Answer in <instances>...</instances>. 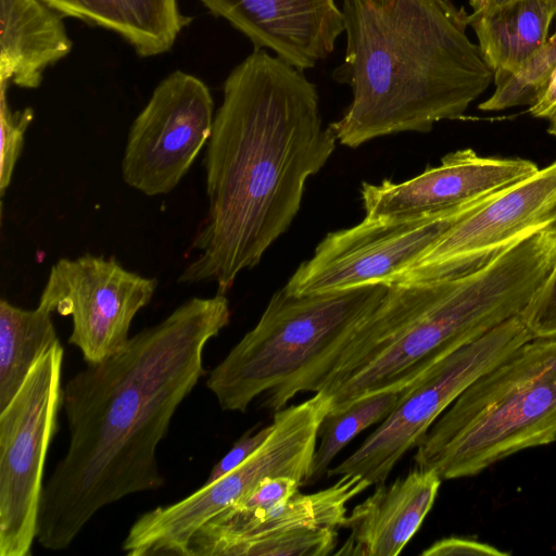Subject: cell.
Instances as JSON below:
<instances>
[{
    "mask_svg": "<svg viewBox=\"0 0 556 556\" xmlns=\"http://www.w3.org/2000/svg\"><path fill=\"white\" fill-rule=\"evenodd\" d=\"M299 488L301 483L294 478L267 477L230 507L245 513L267 510L289 501Z\"/></svg>",
    "mask_w": 556,
    "mask_h": 556,
    "instance_id": "obj_26",
    "label": "cell"
},
{
    "mask_svg": "<svg viewBox=\"0 0 556 556\" xmlns=\"http://www.w3.org/2000/svg\"><path fill=\"white\" fill-rule=\"evenodd\" d=\"M489 197L418 217H365L353 227L329 232L312 257L296 268L285 289L306 295L388 286L455 220Z\"/></svg>",
    "mask_w": 556,
    "mask_h": 556,
    "instance_id": "obj_9",
    "label": "cell"
},
{
    "mask_svg": "<svg viewBox=\"0 0 556 556\" xmlns=\"http://www.w3.org/2000/svg\"><path fill=\"white\" fill-rule=\"evenodd\" d=\"M555 262L556 227H549L462 275L387 286L317 392L336 412L374 393L409 388L444 356L519 315Z\"/></svg>",
    "mask_w": 556,
    "mask_h": 556,
    "instance_id": "obj_4",
    "label": "cell"
},
{
    "mask_svg": "<svg viewBox=\"0 0 556 556\" xmlns=\"http://www.w3.org/2000/svg\"><path fill=\"white\" fill-rule=\"evenodd\" d=\"M244 34L254 49H271L303 71L327 58L344 31L336 0H201Z\"/></svg>",
    "mask_w": 556,
    "mask_h": 556,
    "instance_id": "obj_14",
    "label": "cell"
},
{
    "mask_svg": "<svg viewBox=\"0 0 556 556\" xmlns=\"http://www.w3.org/2000/svg\"><path fill=\"white\" fill-rule=\"evenodd\" d=\"M525 159L485 157L467 148L442 157L440 165L403 182H363L367 218H412L450 210L489 197L534 174Z\"/></svg>",
    "mask_w": 556,
    "mask_h": 556,
    "instance_id": "obj_13",
    "label": "cell"
},
{
    "mask_svg": "<svg viewBox=\"0 0 556 556\" xmlns=\"http://www.w3.org/2000/svg\"><path fill=\"white\" fill-rule=\"evenodd\" d=\"M51 312L0 301V410L17 393L36 362L59 342Z\"/></svg>",
    "mask_w": 556,
    "mask_h": 556,
    "instance_id": "obj_20",
    "label": "cell"
},
{
    "mask_svg": "<svg viewBox=\"0 0 556 556\" xmlns=\"http://www.w3.org/2000/svg\"><path fill=\"white\" fill-rule=\"evenodd\" d=\"M337 529L301 528L245 540L227 556H326L333 555Z\"/></svg>",
    "mask_w": 556,
    "mask_h": 556,
    "instance_id": "obj_23",
    "label": "cell"
},
{
    "mask_svg": "<svg viewBox=\"0 0 556 556\" xmlns=\"http://www.w3.org/2000/svg\"><path fill=\"white\" fill-rule=\"evenodd\" d=\"M528 111L533 117L546 121L547 132L556 137V66L539 99Z\"/></svg>",
    "mask_w": 556,
    "mask_h": 556,
    "instance_id": "obj_29",
    "label": "cell"
},
{
    "mask_svg": "<svg viewBox=\"0 0 556 556\" xmlns=\"http://www.w3.org/2000/svg\"><path fill=\"white\" fill-rule=\"evenodd\" d=\"M532 339L516 315L444 356L406 390L391 414L327 476L356 475L370 485L386 482L402 456L419 444L466 388Z\"/></svg>",
    "mask_w": 556,
    "mask_h": 556,
    "instance_id": "obj_8",
    "label": "cell"
},
{
    "mask_svg": "<svg viewBox=\"0 0 556 556\" xmlns=\"http://www.w3.org/2000/svg\"><path fill=\"white\" fill-rule=\"evenodd\" d=\"M327 489L302 494L267 510L245 513L227 508L192 536L189 556H227L238 543L301 528H341L348 503L370 483L359 476H340Z\"/></svg>",
    "mask_w": 556,
    "mask_h": 556,
    "instance_id": "obj_15",
    "label": "cell"
},
{
    "mask_svg": "<svg viewBox=\"0 0 556 556\" xmlns=\"http://www.w3.org/2000/svg\"><path fill=\"white\" fill-rule=\"evenodd\" d=\"M486 2L488 0H469V4L472 9V12H478L481 9H483Z\"/></svg>",
    "mask_w": 556,
    "mask_h": 556,
    "instance_id": "obj_31",
    "label": "cell"
},
{
    "mask_svg": "<svg viewBox=\"0 0 556 556\" xmlns=\"http://www.w3.org/2000/svg\"><path fill=\"white\" fill-rule=\"evenodd\" d=\"M519 316L533 339L556 338V262Z\"/></svg>",
    "mask_w": 556,
    "mask_h": 556,
    "instance_id": "obj_25",
    "label": "cell"
},
{
    "mask_svg": "<svg viewBox=\"0 0 556 556\" xmlns=\"http://www.w3.org/2000/svg\"><path fill=\"white\" fill-rule=\"evenodd\" d=\"M0 91V194L3 197L22 153L25 132L34 119V110H12L7 101V90Z\"/></svg>",
    "mask_w": 556,
    "mask_h": 556,
    "instance_id": "obj_24",
    "label": "cell"
},
{
    "mask_svg": "<svg viewBox=\"0 0 556 556\" xmlns=\"http://www.w3.org/2000/svg\"><path fill=\"white\" fill-rule=\"evenodd\" d=\"M556 66V30L516 73L493 78L494 91L479 104L485 112L531 106L544 90Z\"/></svg>",
    "mask_w": 556,
    "mask_h": 556,
    "instance_id": "obj_22",
    "label": "cell"
},
{
    "mask_svg": "<svg viewBox=\"0 0 556 556\" xmlns=\"http://www.w3.org/2000/svg\"><path fill=\"white\" fill-rule=\"evenodd\" d=\"M549 227H556V161L459 217L389 285L462 275Z\"/></svg>",
    "mask_w": 556,
    "mask_h": 556,
    "instance_id": "obj_10",
    "label": "cell"
},
{
    "mask_svg": "<svg viewBox=\"0 0 556 556\" xmlns=\"http://www.w3.org/2000/svg\"><path fill=\"white\" fill-rule=\"evenodd\" d=\"M555 16L556 0H520L469 14V24L494 78L516 73L543 47Z\"/></svg>",
    "mask_w": 556,
    "mask_h": 556,
    "instance_id": "obj_19",
    "label": "cell"
},
{
    "mask_svg": "<svg viewBox=\"0 0 556 556\" xmlns=\"http://www.w3.org/2000/svg\"><path fill=\"white\" fill-rule=\"evenodd\" d=\"M346 51L333 79L352 101L329 124L357 148L375 138L428 132L464 115L494 73L467 34L469 14L451 0H343Z\"/></svg>",
    "mask_w": 556,
    "mask_h": 556,
    "instance_id": "obj_3",
    "label": "cell"
},
{
    "mask_svg": "<svg viewBox=\"0 0 556 556\" xmlns=\"http://www.w3.org/2000/svg\"><path fill=\"white\" fill-rule=\"evenodd\" d=\"M230 321L225 294L192 298L63 388L70 440L45 484L38 543L64 551L103 507L164 484L156 448L204 375L206 343Z\"/></svg>",
    "mask_w": 556,
    "mask_h": 556,
    "instance_id": "obj_1",
    "label": "cell"
},
{
    "mask_svg": "<svg viewBox=\"0 0 556 556\" xmlns=\"http://www.w3.org/2000/svg\"><path fill=\"white\" fill-rule=\"evenodd\" d=\"M387 288L296 295L283 287L273 294L255 327L211 370L206 387L223 410L241 413L263 393L265 406L277 412L298 393L316 392Z\"/></svg>",
    "mask_w": 556,
    "mask_h": 556,
    "instance_id": "obj_5",
    "label": "cell"
},
{
    "mask_svg": "<svg viewBox=\"0 0 556 556\" xmlns=\"http://www.w3.org/2000/svg\"><path fill=\"white\" fill-rule=\"evenodd\" d=\"M516 1H520V0H488L485 5L483 7V9H481L478 12L492 11V10H495V9H497L500 7H503V5H506V4L516 2ZM478 12H473V13H478Z\"/></svg>",
    "mask_w": 556,
    "mask_h": 556,
    "instance_id": "obj_30",
    "label": "cell"
},
{
    "mask_svg": "<svg viewBox=\"0 0 556 556\" xmlns=\"http://www.w3.org/2000/svg\"><path fill=\"white\" fill-rule=\"evenodd\" d=\"M60 341L0 410V556H28L38 533L43 472L63 405Z\"/></svg>",
    "mask_w": 556,
    "mask_h": 556,
    "instance_id": "obj_7",
    "label": "cell"
},
{
    "mask_svg": "<svg viewBox=\"0 0 556 556\" xmlns=\"http://www.w3.org/2000/svg\"><path fill=\"white\" fill-rule=\"evenodd\" d=\"M422 556H509L510 553L480 542L460 536H448L435 541L424 552Z\"/></svg>",
    "mask_w": 556,
    "mask_h": 556,
    "instance_id": "obj_28",
    "label": "cell"
},
{
    "mask_svg": "<svg viewBox=\"0 0 556 556\" xmlns=\"http://www.w3.org/2000/svg\"><path fill=\"white\" fill-rule=\"evenodd\" d=\"M214 101L198 77L175 71L155 87L132 122L122 159V177L141 193H169L211 137Z\"/></svg>",
    "mask_w": 556,
    "mask_h": 556,
    "instance_id": "obj_11",
    "label": "cell"
},
{
    "mask_svg": "<svg viewBox=\"0 0 556 556\" xmlns=\"http://www.w3.org/2000/svg\"><path fill=\"white\" fill-rule=\"evenodd\" d=\"M433 470L416 467L390 485L377 484L341 528L350 534L336 556H396L421 527L441 485Z\"/></svg>",
    "mask_w": 556,
    "mask_h": 556,
    "instance_id": "obj_16",
    "label": "cell"
},
{
    "mask_svg": "<svg viewBox=\"0 0 556 556\" xmlns=\"http://www.w3.org/2000/svg\"><path fill=\"white\" fill-rule=\"evenodd\" d=\"M61 14L112 30L143 58L167 52L189 23L177 0H41Z\"/></svg>",
    "mask_w": 556,
    "mask_h": 556,
    "instance_id": "obj_18",
    "label": "cell"
},
{
    "mask_svg": "<svg viewBox=\"0 0 556 556\" xmlns=\"http://www.w3.org/2000/svg\"><path fill=\"white\" fill-rule=\"evenodd\" d=\"M407 389L374 393L350 403L342 409L329 412L320 422L319 442L315 448L309 476L303 486L313 485L327 476L331 462L341 450L363 430L386 419Z\"/></svg>",
    "mask_w": 556,
    "mask_h": 556,
    "instance_id": "obj_21",
    "label": "cell"
},
{
    "mask_svg": "<svg viewBox=\"0 0 556 556\" xmlns=\"http://www.w3.org/2000/svg\"><path fill=\"white\" fill-rule=\"evenodd\" d=\"M71 49L62 15L41 0H0V89L39 87Z\"/></svg>",
    "mask_w": 556,
    "mask_h": 556,
    "instance_id": "obj_17",
    "label": "cell"
},
{
    "mask_svg": "<svg viewBox=\"0 0 556 556\" xmlns=\"http://www.w3.org/2000/svg\"><path fill=\"white\" fill-rule=\"evenodd\" d=\"M556 441V338L532 339L477 378L416 446V467L473 477Z\"/></svg>",
    "mask_w": 556,
    "mask_h": 556,
    "instance_id": "obj_6",
    "label": "cell"
},
{
    "mask_svg": "<svg viewBox=\"0 0 556 556\" xmlns=\"http://www.w3.org/2000/svg\"><path fill=\"white\" fill-rule=\"evenodd\" d=\"M337 141L303 71L254 49L224 84L203 159L207 214L190 247L199 254L178 281L226 294L290 227Z\"/></svg>",
    "mask_w": 556,
    "mask_h": 556,
    "instance_id": "obj_2",
    "label": "cell"
},
{
    "mask_svg": "<svg viewBox=\"0 0 556 556\" xmlns=\"http://www.w3.org/2000/svg\"><path fill=\"white\" fill-rule=\"evenodd\" d=\"M273 428L274 426L271 422L270 425L263 427L256 432H253L254 429L245 432L239 440L235 442L228 453L215 464L204 484L214 482L245 462L269 438Z\"/></svg>",
    "mask_w": 556,
    "mask_h": 556,
    "instance_id": "obj_27",
    "label": "cell"
},
{
    "mask_svg": "<svg viewBox=\"0 0 556 556\" xmlns=\"http://www.w3.org/2000/svg\"><path fill=\"white\" fill-rule=\"evenodd\" d=\"M157 281L124 268L114 257L85 254L52 265L38 305L71 316L68 343L85 362L98 363L129 341L136 314L151 301Z\"/></svg>",
    "mask_w": 556,
    "mask_h": 556,
    "instance_id": "obj_12",
    "label": "cell"
}]
</instances>
